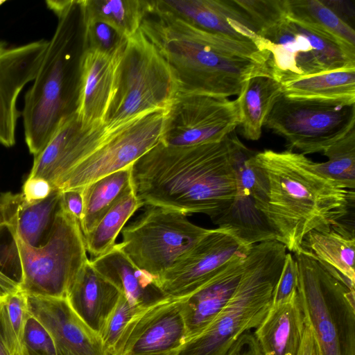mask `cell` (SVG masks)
<instances>
[{
	"label": "cell",
	"mask_w": 355,
	"mask_h": 355,
	"mask_svg": "<svg viewBox=\"0 0 355 355\" xmlns=\"http://www.w3.org/2000/svg\"><path fill=\"white\" fill-rule=\"evenodd\" d=\"M299 355H320L312 330L306 324Z\"/></svg>",
	"instance_id": "cell-45"
},
{
	"label": "cell",
	"mask_w": 355,
	"mask_h": 355,
	"mask_svg": "<svg viewBox=\"0 0 355 355\" xmlns=\"http://www.w3.org/2000/svg\"><path fill=\"white\" fill-rule=\"evenodd\" d=\"M82 32V51L95 50L114 55L124 49L128 37L108 22L80 15Z\"/></svg>",
	"instance_id": "cell-36"
},
{
	"label": "cell",
	"mask_w": 355,
	"mask_h": 355,
	"mask_svg": "<svg viewBox=\"0 0 355 355\" xmlns=\"http://www.w3.org/2000/svg\"><path fill=\"white\" fill-rule=\"evenodd\" d=\"M270 76L282 84L325 71L355 68V51L288 17L257 34Z\"/></svg>",
	"instance_id": "cell-8"
},
{
	"label": "cell",
	"mask_w": 355,
	"mask_h": 355,
	"mask_svg": "<svg viewBox=\"0 0 355 355\" xmlns=\"http://www.w3.org/2000/svg\"><path fill=\"white\" fill-rule=\"evenodd\" d=\"M252 245L227 227L211 229L191 249L157 277L165 296L186 297L223 270L232 260L246 257Z\"/></svg>",
	"instance_id": "cell-15"
},
{
	"label": "cell",
	"mask_w": 355,
	"mask_h": 355,
	"mask_svg": "<svg viewBox=\"0 0 355 355\" xmlns=\"http://www.w3.org/2000/svg\"><path fill=\"white\" fill-rule=\"evenodd\" d=\"M141 31L171 67L179 93L229 98L257 76H270L268 53L254 42L209 32L154 6Z\"/></svg>",
	"instance_id": "cell-1"
},
{
	"label": "cell",
	"mask_w": 355,
	"mask_h": 355,
	"mask_svg": "<svg viewBox=\"0 0 355 355\" xmlns=\"http://www.w3.org/2000/svg\"><path fill=\"white\" fill-rule=\"evenodd\" d=\"M90 261L135 308L144 306L165 297L157 285V277L135 266L120 250L118 243L106 254Z\"/></svg>",
	"instance_id": "cell-25"
},
{
	"label": "cell",
	"mask_w": 355,
	"mask_h": 355,
	"mask_svg": "<svg viewBox=\"0 0 355 355\" xmlns=\"http://www.w3.org/2000/svg\"><path fill=\"white\" fill-rule=\"evenodd\" d=\"M355 125V103L282 94L264 126L285 139L287 150L322 153Z\"/></svg>",
	"instance_id": "cell-11"
},
{
	"label": "cell",
	"mask_w": 355,
	"mask_h": 355,
	"mask_svg": "<svg viewBox=\"0 0 355 355\" xmlns=\"http://www.w3.org/2000/svg\"><path fill=\"white\" fill-rule=\"evenodd\" d=\"M131 184L143 206L187 216L202 214L215 224L236 193L227 137L220 142L185 147L160 141L133 163Z\"/></svg>",
	"instance_id": "cell-2"
},
{
	"label": "cell",
	"mask_w": 355,
	"mask_h": 355,
	"mask_svg": "<svg viewBox=\"0 0 355 355\" xmlns=\"http://www.w3.org/2000/svg\"><path fill=\"white\" fill-rule=\"evenodd\" d=\"M60 198L58 189H53L46 198L35 202H28L23 196L14 215L17 237L31 247L43 245L60 210Z\"/></svg>",
	"instance_id": "cell-30"
},
{
	"label": "cell",
	"mask_w": 355,
	"mask_h": 355,
	"mask_svg": "<svg viewBox=\"0 0 355 355\" xmlns=\"http://www.w3.org/2000/svg\"><path fill=\"white\" fill-rule=\"evenodd\" d=\"M301 248L312 254L329 272L355 290L354 233L339 227L311 231Z\"/></svg>",
	"instance_id": "cell-26"
},
{
	"label": "cell",
	"mask_w": 355,
	"mask_h": 355,
	"mask_svg": "<svg viewBox=\"0 0 355 355\" xmlns=\"http://www.w3.org/2000/svg\"><path fill=\"white\" fill-rule=\"evenodd\" d=\"M297 295L320 355H355V290L310 252L294 253Z\"/></svg>",
	"instance_id": "cell-6"
},
{
	"label": "cell",
	"mask_w": 355,
	"mask_h": 355,
	"mask_svg": "<svg viewBox=\"0 0 355 355\" xmlns=\"http://www.w3.org/2000/svg\"><path fill=\"white\" fill-rule=\"evenodd\" d=\"M178 93L168 64L139 29L128 38L123 49L104 124L113 131L148 112L166 110Z\"/></svg>",
	"instance_id": "cell-7"
},
{
	"label": "cell",
	"mask_w": 355,
	"mask_h": 355,
	"mask_svg": "<svg viewBox=\"0 0 355 355\" xmlns=\"http://www.w3.org/2000/svg\"><path fill=\"white\" fill-rule=\"evenodd\" d=\"M286 254L276 240L252 245L231 300L205 329L184 343L178 355H225L242 334L256 328L271 305Z\"/></svg>",
	"instance_id": "cell-5"
},
{
	"label": "cell",
	"mask_w": 355,
	"mask_h": 355,
	"mask_svg": "<svg viewBox=\"0 0 355 355\" xmlns=\"http://www.w3.org/2000/svg\"><path fill=\"white\" fill-rule=\"evenodd\" d=\"M322 154L328 160L314 162L315 170L347 189L355 190V127L327 148Z\"/></svg>",
	"instance_id": "cell-35"
},
{
	"label": "cell",
	"mask_w": 355,
	"mask_h": 355,
	"mask_svg": "<svg viewBox=\"0 0 355 355\" xmlns=\"http://www.w3.org/2000/svg\"><path fill=\"white\" fill-rule=\"evenodd\" d=\"M123 51L110 55L95 50L81 51L75 113L83 128L104 124L115 92Z\"/></svg>",
	"instance_id": "cell-19"
},
{
	"label": "cell",
	"mask_w": 355,
	"mask_h": 355,
	"mask_svg": "<svg viewBox=\"0 0 355 355\" xmlns=\"http://www.w3.org/2000/svg\"><path fill=\"white\" fill-rule=\"evenodd\" d=\"M49 41L44 39L19 46L0 41V144L11 147L19 112L17 102L23 88L35 80Z\"/></svg>",
	"instance_id": "cell-18"
},
{
	"label": "cell",
	"mask_w": 355,
	"mask_h": 355,
	"mask_svg": "<svg viewBox=\"0 0 355 355\" xmlns=\"http://www.w3.org/2000/svg\"><path fill=\"white\" fill-rule=\"evenodd\" d=\"M239 123L236 99L178 93L166 111L161 142L172 147L220 142Z\"/></svg>",
	"instance_id": "cell-13"
},
{
	"label": "cell",
	"mask_w": 355,
	"mask_h": 355,
	"mask_svg": "<svg viewBox=\"0 0 355 355\" xmlns=\"http://www.w3.org/2000/svg\"><path fill=\"white\" fill-rule=\"evenodd\" d=\"M298 269L291 253H286L279 279L274 288L271 304L286 302L297 294Z\"/></svg>",
	"instance_id": "cell-40"
},
{
	"label": "cell",
	"mask_w": 355,
	"mask_h": 355,
	"mask_svg": "<svg viewBox=\"0 0 355 355\" xmlns=\"http://www.w3.org/2000/svg\"><path fill=\"white\" fill-rule=\"evenodd\" d=\"M232 164L236 177V193L226 212L216 222L218 227H227L242 241L254 245L276 240L259 207L266 186L263 175L255 162L256 152L238 138L235 130L227 136Z\"/></svg>",
	"instance_id": "cell-14"
},
{
	"label": "cell",
	"mask_w": 355,
	"mask_h": 355,
	"mask_svg": "<svg viewBox=\"0 0 355 355\" xmlns=\"http://www.w3.org/2000/svg\"><path fill=\"white\" fill-rule=\"evenodd\" d=\"M143 205L131 187L113 204L92 230L84 235L87 252L92 259L108 252L116 245V238L128 219Z\"/></svg>",
	"instance_id": "cell-33"
},
{
	"label": "cell",
	"mask_w": 355,
	"mask_h": 355,
	"mask_svg": "<svg viewBox=\"0 0 355 355\" xmlns=\"http://www.w3.org/2000/svg\"><path fill=\"white\" fill-rule=\"evenodd\" d=\"M6 1H5V0H0V6H1L3 3H4Z\"/></svg>",
	"instance_id": "cell-47"
},
{
	"label": "cell",
	"mask_w": 355,
	"mask_h": 355,
	"mask_svg": "<svg viewBox=\"0 0 355 355\" xmlns=\"http://www.w3.org/2000/svg\"><path fill=\"white\" fill-rule=\"evenodd\" d=\"M131 168L128 166L81 188L83 209L80 225L83 236L131 187Z\"/></svg>",
	"instance_id": "cell-32"
},
{
	"label": "cell",
	"mask_w": 355,
	"mask_h": 355,
	"mask_svg": "<svg viewBox=\"0 0 355 355\" xmlns=\"http://www.w3.org/2000/svg\"><path fill=\"white\" fill-rule=\"evenodd\" d=\"M121 293L88 259L70 284L66 299L78 317L100 336Z\"/></svg>",
	"instance_id": "cell-23"
},
{
	"label": "cell",
	"mask_w": 355,
	"mask_h": 355,
	"mask_svg": "<svg viewBox=\"0 0 355 355\" xmlns=\"http://www.w3.org/2000/svg\"><path fill=\"white\" fill-rule=\"evenodd\" d=\"M186 335L181 298L165 296L137 310L112 355H178Z\"/></svg>",
	"instance_id": "cell-16"
},
{
	"label": "cell",
	"mask_w": 355,
	"mask_h": 355,
	"mask_svg": "<svg viewBox=\"0 0 355 355\" xmlns=\"http://www.w3.org/2000/svg\"><path fill=\"white\" fill-rule=\"evenodd\" d=\"M225 355H263L253 334H242Z\"/></svg>",
	"instance_id": "cell-43"
},
{
	"label": "cell",
	"mask_w": 355,
	"mask_h": 355,
	"mask_svg": "<svg viewBox=\"0 0 355 355\" xmlns=\"http://www.w3.org/2000/svg\"><path fill=\"white\" fill-rule=\"evenodd\" d=\"M138 309L132 306L125 295L121 293L116 306L100 335L109 355H112L123 329Z\"/></svg>",
	"instance_id": "cell-39"
},
{
	"label": "cell",
	"mask_w": 355,
	"mask_h": 355,
	"mask_svg": "<svg viewBox=\"0 0 355 355\" xmlns=\"http://www.w3.org/2000/svg\"><path fill=\"white\" fill-rule=\"evenodd\" d=\"M255 162L266 186L259 210L290 252L299 251L310 232L344 226L354 213V190L319 173L305 155L264 150L256 153Z\"/></svg>",
	"instance_id": "cell-3"
},
{
	"label": "cell",
	"mask_w": 355,
	"mask_h": 355,
	"mask_svg": "<svg viewBox=\"0 0 355 355\" xmlns=\"http://www.w3.org/2000/svg\"><path fill=\"white\" fill-rule=\"evenodd\" d=\"M60 200L62 207L80 222L83 209L81 188L61 191Z\"/></svg>",
	"instance_id": "cell-44"
},
{
	"label": "cell",
	"mask_w": 355,
	"mask_h": 355,
	"mask_svg": "<svg viewBox=\"0 0 355 355\" xmlns=\"http://www.w3.org/2000/svg\"><path fill=\"white\" fill-rule=\"evenodd\" d=\"M77 2L82 17L104 20L128 38L139 30L151 6V1L141 0H81Z\"/></svg>",
	"instance_id": "cell-34"
},
{
	"label": "cell",
	"mask_w": 355,
	"mask_h": 355,
	"mask_svg": "<svg viewBox=\"0 0 355 355\" xmlns=\"http://www.w3.org/2000/svg\"><path fill=\"white\" fill-rule=\"evenodd\" d=\"M17 243L21 268L19 291L27 295L66 297L89 259L80 222L62 206L43 245L31 247L17 237Z\"/></svg>",
	"instance_id": "cell-9"
},
{
	"label": "cell",
	"mask_w": 355,
	"mask_h": 355,
	"mask_svg": "<svg viewBox=\"0 0 355 355\" xmlns=\"http://www.w3.org/2000/svg\"><path fill=\"white\" fill-rule=\"evenodd\" d=\"M0 355H26L23 346L10 350L6 343L0 328Z\"/></svg>",
	"instance_id": "cell-46"
},
{
	"label": "cell",
	"mask_w": 355,
	"mask_h": 355,
	"mask_svg": "<svg viewBox=\"0 0 355 355\" xmlns=\"http://www.w3.org/2000/svg\"><path fill=\"white\" fill-rule=\"evenodd\" d=\"M305 327L297 292L286 302L271 304L253 334L263 355H299Z\"/></svg>",
	"instance_id": "cell-24"
},
{
	"label": "cell",
	"mask_w": 355,
	"mask_h": 355,
	"mask_svg": "<svg viewBox=\"0 0 355 355\" xmlns=\"http://www.w3.org/2000/svg\"><path fill=\"white\" fill-rule=\"evenodd\" d=\"M245 258L232 260L197 290L181 298L185 341L205 329L231 300L239 285Z\"/></svg>",
	"instance_id": "cell-22"
},
{
	"label": "cell",
	"mask_w": 355,
	"mask_h": 355,
	"mask_svg": "<svg viewBox=\"0 0 355 355\" xmlns=\"http://www.w3.org/2000/svg\"><path fill=\"white\" fill-rule=\"evenodd\" d=\"M3 304L10 326L21 343L24 326L30 315L27 295L19 290L8 295Z\"/></svg>",
	"instance_id": "cell-41"
},
{
	"label": "cell",
	"mask_w": 355,
	"mask_h": 355,
	"mask_svg": "<svg viewBox=\"0 0 355 355\" xmlns=\"http://www.w3.org/2000/svg\"><path fill=\"white\" fill-rule=\"evenodd\" d=\"M53 189L46 180L41 178H28L23 186L22 194L28 202H35L46 198Z\"/></svg>",
	"instance_id": "cell-42"
},
{
	"label": "cell",
	"mask_w": 355,
	"mask_h": 355,
	"mask_svg": "<svg viewBox=\"0 0 355 355\" xmlns=\"http://www.w3.org/2000/svg\"><path fill=\"white\" fill-rule=\"evenodd\" d=\"M282 86L288 97L355 103V68L322 72Z\"/></svg>",
	"instance_id": "cell-31"
},
{
	"label": "cell",
	"mask_w": 355,
	"mask_h": 355,
	"mask_svg": "<svg viewBox=\"0 0 355 355\" xmlns=\"http://www.w3.org/2000/svg\"><path fill=\"white\" fill-rule=\"evenodd\" d=\"M4 300V299H0V304Z\"/></svg>",
	"instance_id": "cell-48"
},
{
	"label": "cell",
	"mask_w": 355,
	"mask_h": 355,
	"mask_svg": "<svg viewBox=\"0 0 355 355\" xmlns=\"http://www.w3.org/2000/svg\"><path fill=\"white\" fill-rule=\"evenodd\" d=\"M166 111L148 112L112 131L96 150L60 180L55 189H80L132 165L161 141Z\"/></svg>",
	"instance_id": "cell-12"
},
{
	"label": "cell",
	"mask_w": 355,
	"mask_h": 355,
	"mask_svg": "<svg viewBox=\"0 0 355 355\" xmlns=\"http://www.w3.org/2000/svg\"><path fill=\"white\" fill-rule=\"evenodd\" d=\"M22 193L0 196V299L19 290L21 268L14 215Z\"/></svg>",
	"instance_id": "cell-28"
},
{
	"label": "cell",
	"mask_w": 355,
	"mask_h": 355,
	"mask_svg": "<svg viewBox=\"0 0 355 355\" xmlns=\"http://www.w3.org/2000/svg\"><path fill=\"white\" fill-rule=\"evenodd\" d=\"M210 230L193 223L182 212L147 206L123 227L118 245L135 266L158 277Z\"/></svg>",
	"instance_id": "cell-10"
},
{
	"label": "cell",
	"mask_w": 355,
	"mask_h": 355,
	"mask_svg": "<svg viewBox=\"0 0 355 355\" xmlns=\"http://www.w3.org/2000/svg\"><path fill=\"white\" fill-rule=\"evenodd\" d=\"M105 124L84 128L75 112L60 125L44 149L34 157L28 178H41L55 189L60 180L108 137Z\"/></svg>",
	"instance_id": "cell-17"
},
{
	"label": "cell",
	"mask_w": 355,
	"mask_h": 355,
	"mask_svg": "<svg viewBox=\"0 0 355 355\" xmlns=\"http://www.w3.org/2000/svg\"><path fill=\"white\" fill-rule=\"evenodd\" d=\"M46 3L56 15L58 25L33 83L25 94L21 113L25 141L34 157L46 146L61 123L75 112L78 81L77 1L49 0Z\"/></svg>",
	"instance_id": "cell-4"
},
{
	"label": "cell",
	"mask_w": 355,
	"mask_h": 355,
	"mask_svg": "<svg viewBox=\"0 0 355 355\" xmlns=\"http://www.w3.org/2000/svg\"><path fill=\"white\" fill-rule=\"evenodd\" d=\"M261 33L287 18L286 0H233Z\"/></svg>",
	"instance_id": "cell-37"
},
{
	"label": "cell",
	"mask_w": 355,
	"mask_h": 355,
	"mask_svg": "<svg viewBox=\"0 0 355 355\" xmlns=\"http://www.w3.org/2000/svg\"><path fill=\"white\" fill-rule=\"evenodd\" d=\"M283 94L282 84L266 75L248 80L236 98L241 131L248 140H258L275 103Z\"/></svg>",
	"instance_id": "cell-27"
},
{
	"label": "cell",
	"mask_w": 355,
	"mask_h": 355,
	"mask_svg": "<svg viewBox=\"0 0 355 355\" xmlns=\"http://www.w3.org/2000/svg\"><path fill=\"white\" fill-rule=\"evenodd\" d=\"M27 297L30 314L47 329L58 355H109L101 336L78 317L66 297Z\"/></svg>",
	"instance_id": "cell-20"
},
{
	"label": "cell",
	"mask_w": 355,
	"mask_h": 355,
	"mask_svg": "<svg viewBox=\"0 0 355 355\" xmlns=\"http://www.w3.org/2000/svg\"><path fill=\"white\" fill-rule=\"evenodd\" d=\"M21 343L26 355H58L51 336L31 314L24 326Z\"/></svg>",
	"instance_id": "cell-38"
},
{
	"label": "cell",
	"mask_w": 355,
	"mask_h": 355,
	"mask_svg": "<svg viewBox=\"0 0 355 355\" xmlns=\"http://www.w3.org/2000/svg\"><path fill=\"white\" fill-rule=\"evenodd\" d=\"M287 17L355 51L354 29L326 1L286 0Z\"/></svg>",
	"instance_id": "cell-29"
},
{
	"label": "cell",
	"mask_w": 355,
	"mask_h": 355,
	"mask_svg": "<svg viewBox=\"0 0 355 355\" xmlns=\"http://www.w3.org/2000/svg\"><path fill=\"white\" fill-rule=\"evenodd\" d=\"M154 6L203 30L255 42L257 31L233 0H158Z\"/></svg>",
	"instance_id": "cell-21"
}]
</instances>
